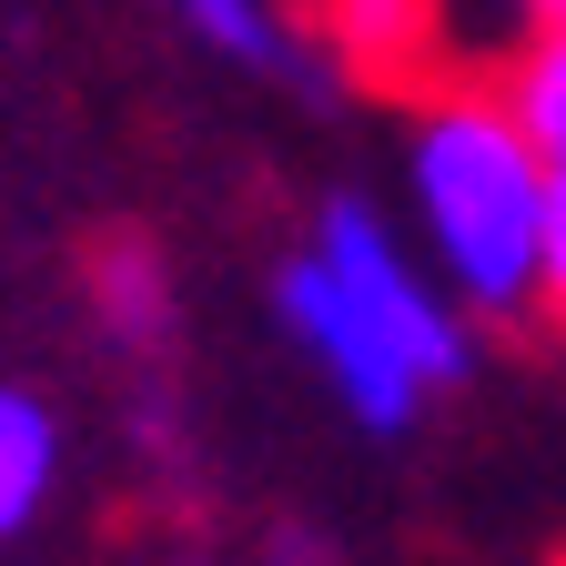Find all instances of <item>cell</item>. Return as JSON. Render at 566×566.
I'll return each mask as SVG.
<instances>
[{"mask_svg":"<svg viewBox=\"0 0 566 566\" xmlns=\"http://www.w3.org/2000/svg\"><path fill=\"white\" fill-rule=\"evenodd\" d=\"M415 223L436 283L475 314L536 304V233H546V163L495 82H446L415 112Z\"/></svg>","mask_w":566,"mask_h":566,"instance_id":"cell-2","label":"cell"},{"mask_svg":"<svg viewBox=\"0 0 566 566\" xmlns=\"http://www.w3.org/2000/svg\"><path fill=\"white\" fill-rule=\"evenodd\" d=\"M92 314H102V334H122L132 354H153L163 334H172V273L153 263V243H102L92 253Z\"/></svg>","mask_w":566,"mask_h":566,"instance_id":"cell-5","label":"cell"},{"mask_svg":"<svg viewBox=\"0 0 566 566\" xmlns=\"http://www.w3.org/2000/svg\"><path fill=\"white\" fill-rule=\"evenodd\" d=\"M334 41L344 61L385 71V82H415L446 51V0H334Z\"/></svg>","mask_w":566,"mask_h":566,"instance_id":"cell-4","label":"cell"},{"mask_svg":"<svg viewBox=\"0 0 566 566\" xmlns=\"http://www.w3.org/2000/svg\"><path fill=\"white\" fill-rule=\"evenodd\" d=\"M495 92H506V112L526 122L536 163L566 172V31H526L506 51V71H495Z\"/></svg>","mask_w":566,"mask_h":566,"instance_id":"cell-6","label":"cell"},{"mask_svg":"<svg viewBox=\"0 0 566 566\" xmlns=\"http://www.w3.org/2000/svg\"><path fill=\"white\" fill-rule=\"evenodd\" d=\"M172 11H182L212 51H233V61H263V71H283V61H294V41L273 31V11H263V0H172Z\"/></svg>","mask_w":566,"mask_h":566,"instance_id":"cell-7","label":"cell"},{"mask_svg":"<svg viewBox=\"0 0 566 566\" xmlns=\"http://www.w3.org/2000/svg\"><path fill=\"white\" fill-rule=\"evenodd\" d=\"M283 304V334L314 354V375L334 385V405L354 424H395L424 415V395H446L465 375V324H455V294L424 273L375 202H324L314 212V243L283 263L273 283Z\"/></svg>","mask_w":566,"mask_h":566,"instance_id":"cell-1","label":"cell"},{"mask_svg":"<svg viewBox=\"0 0 566 566\" xmlns=\"http://www.w3.org/2000/svg\"><path fill=\"white\" fill-rule=\"evenodd\" d=\"M536 304L566 324V172H546V233H536Z\"/></svg>","mask_w":566,"mask_h":566,"instance_id":"cell-8","label":"cell"},{"mask_svg":"<svg viewBox=\"0 0 566 566\" xmlns=\"http://www.w3.org/2000/svg\"><path fill=\"white\" fill-rule=\"evenodd\" d=\"M526 11V31H566V0H516Z\"/></svg>","mask_w":566,"mask_h":566,"instance_id":"cell-9","label":"cell"},{"mask_svg":"<svg viewBox=\"0 0 566 566\" xmlns=\"http://www.w3.org/2000/svg\"><path fill=\"white\" fill-rule=\"evenodd\" d=\"M61 485V415L21 385H0V546H11Z\"/></svg>","mask_w":566,"mask_h":566,"instance_id":"cell-3","label":"cell"}]
</instances>
